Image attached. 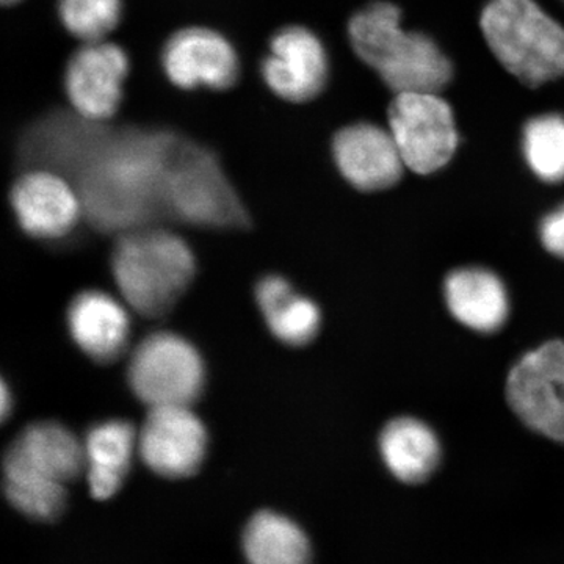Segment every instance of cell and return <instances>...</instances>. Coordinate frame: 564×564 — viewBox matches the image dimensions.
I'll list each match as a JSON object with an SVG mask.
<instances>
[{
  "instance_id": "7402d4cb",
  "label": "cell",
  "mask_w": 564,
  "mask_h": 564,
  "mask_svg": "<svg viewBox=\"0 0 564 564\" xmlns=\"http://www.w3.org/2000/svg\"><path fill=\"white\" fill-rule=\"evenodd\" d=\"M525 161L540 180L564 181V118L544 115L527 122L522 139Z\"/></svg>"
},
{
  "instance_id": "4fadbf2b",
  "label": "cell",
  "mask_w": 564,
  "mask_h": 564,
  "mask_svg": "<svg viewBox=\"0 0 564 564\" xmlns=\"http://www.w3.org/2000/svg\"><path fill=\"white\" fill-rule=\"evenodd\" d=\"M10 202L22 231L35 239H62L84 217L76 185L50 169L22 174L11 188Z\"/></svg>"
},
{
  "instance_id": "5bb4252c",
  "label": "cell",
  "mask_w": 564,
  "mask_h": 564,
  "mask_svg": "<svg viewBox=\"0 0 564 564\" xmlns=\"http://www.w3.org/2000/svg\"><path fill=\"white\" fill-rule=\"evenodd\" d=\"M333 155L345 180L362 192L392 187L406 166L391 132L369 122L348 126L337 132Z\"/></svg>"
},
{
  "instance_id": "d6986e66",
  "label": "cell",
  "mask_w": 564,
  "mask_h": 564,
  "mask_svg": "<svg viewBox=\"0 0 564 564\" xmlns=\"http://www.w3.org/2000/svg\"><path fill=\"white\" fill-rule=\"evenodd\" d=\"M381 456L389 473L406 485H421L437 469L441 447L436 434L415 419L388 423L380 440Z\"/></svg>"
},
{
  "instance_id": "e0dca14e",
  "label": "cell",
  "mask_w": 564,
  "mask_h": 564,
  "mask_svg": "<svg viewBox=\"0 0 564 564\" xmlns=\"http://www.w3.org/2000/svg\"><path fill=\"white\" fill-rule=\"evenodd\" d=\"M87 480L93 497L107 500L120 491L139 451L132 423L106 421L93 426L84 441Z\"/></svg>"
},
{
  "instance_id": "7a4b0ae2",
  "label": "cell",
  "mask_w": 564,
  "mask_h": 564,
  "mask_svg": "<svg viewBox=\"0 0 564 564\" xmlns=\"http://www.w3.org/2000/svg\"><path fill=\"white\" fill-rule=\"evenodd\" d=\"M352 50L399 93H440L452 79V63L432 39L406 32L400 10L377 2L358 11L348 25Z\"/></svg>"
},
{
  "instance_id": "ba28073f",
  "label": "cell",
  "mask_w": 564,
  "mask_h": 564,
  "mask_svg": "<svg viewBox=\"0 0 564 564\" xmlns=\"http://www.w3.org/2000/svg\"><path fill=\"white\" fill-rule=\"evenodd\" d=\"M507 397L527 426L564 443V343L554 340L522 356L508 375Z\"/></svg>"
},
{
  "instance_id": "9c48e42d",
  "label": "cell",
  "mask_w": 564,
  "mask_h": 564,
  "mask_svg": "<svg viewBox=\"0 0 564 564\" xmlns=\"http://www.w3.org/2000/svg\"><path fill=\"white\" fill-rule=\"evenodd\" d=\"M128 74V54L118 44L107 40L84 43L66 65V98L82 120L99 124L120 109Z\"/></svg>"
},
{
  "instance_id": "8fae6325",
  "label": "cell",
  "mask_w": 564,
  "mask_h": 564,
  "mask_svg": "<svg viewBox=\"0 0 564 564\" xmlns=\"http://www.w3.org/2000/svg\"><path fill=\"white\" fill-rule=\"evenodd\" d=\"M206 426L191 406L151 408L139 433L141 459L165 478L198 473L207 454Z\"/></svg>"
},
{
  "instance_id": "30bf717a",
  "label": "cell",
  "mask_w": 564,
  "mask_h": 564,
  "mask_svg": "<svg viewBox=\"0 0 564 564\" xmlns=\"http://www.w3.org/2000/svg\"><path fill=\"white\" fill-rule=\"evenodd\" d=\"M162 66L174 87L182 90H228L240 76L236 47L209 28L174 32L163 46Z\"/></svg>"
},
{
  "instance_id": "ffe728a7",
  "label": "cell",
  "mask_w": 564,
  "mask_h": 564,
  "mask_svg": "<svg viewBox=\"0 0 564 564\" xmlns=\"http://www.w3.org/2000/svg\"><path fill=\"white\" fill-rule=\"evenodd\" d=\"M248 564H311L313 544L289 516L263 510L252 516L242 536Z\"/></svg>"
},
{
  "instance_id": "3957f363",
  "label": "cell",
  "mask_w": 564,
  "mask_h": 564,
  "mask_svg": "<svg viewBox=\"0 0 564 564\" xmlns=\"http://www.w3.org/2000/svg\"><path fill=\"white\" fill-rule=\"evenodd\" d=\"M118 239L111 270L124 302L147 318L169 314L195 278L192 248L176 234L151 226Z\"/></svg>"
},
{
  "instance_id": "44dd1931",
  "label": "cell",
  "mask_w": 564,
  "mask_h": 564,
  "mask_svg": "<svg viewBox=\"0 0 564 564\" xmlns=\"http://www.w3.org/2000/svg\"><path fill=\"white\" fill-rule=\"evenodd\" d=\"M3 484L9 502L33 521H55L65 510L68 486L46 480L10 459H3Z\"/></svg>"
},
{
  "instance_id": "277c9868",
  "label": "cell",
  "mask_w": 564,
  "mask_h": 564,
  "mask_svg": "<svg viewBox=\"0 0 564 564\" xmlns=\"http://www.w3.org/2000/svg\"><path fill=\"white\" fill-rule=\"evenodd\" d=\"M480 24L497 61L525 85L564 76V29L533 0H492Z\"/></svg>"
},
{
  "instance_id": "2e32d148",
  "label": "cell",
  "mask_w": 564,
  "mask_h": 564,
  "mask_svg": "<svg viewBox=\"0 0 564 564\" xmlns=\"http://www.w3.org/2000/svg\"><path fill=\"white\" fill-rule=\"evenodd\" d=\"M6 458L65 486L87 469L84 443L68 426L51 421L25 426L10 445Z\"/></svg>"
},
{
  "instance_id": "7c38bea8",
  "label": "cell",
  "mask_w": 564,
  "mask_h": 564,
  "mask_svg": "<svg viewBox=\"0 0 564 564\" xmlns=\"http://www.w3.org/2000/svg\"><path fill=\"white\" fill-rule=\"evenodd\" d=\"M328 73V54L310 29L285 25L270 40L262 77L278 98L295 104L313 101L325 88Z\"/></svg>"
},
{
  "instance_id": "52a82bcc",
  "label": "cell",
  "mask_w": 564,
  "mask_h": 564,
  "mask_svg": "<svg viewBox=\"0 0 564 564\" xmlns=\"http://www.w3.org/2000/svg\"><path fill=\"white\" fill-rule=\"evenodd\" d=\"M388 118L389 132L408 169L430 174L454 158L459 141L454 111L437 93H399Z\"/></svg>"
},
{
  "instance_id": "603a6c76",
  "label": "cell",
  "mask_w": 564,
  "mask_h": 564,
  "mask_svg": "<svg viewBox=\"0 0 564 564\" xmlns=\"http://www.w3.org/2000/svg\"><path fill=\"white\" fill-rule=\"evenodd\" d=\"M58 17L82 43L107 40L120 24L122 0H57Z\"/></svg>"
},
{
  "instance_id": "6da1fadb",
  "label": "cell",
  "mask_w": 564,
  "mask_h": 564,
  "mask_svg": "<svg viewBox=\"0 0 564 564\" xmlns=\"http://www.w3.org/2000/svg\"><path fill=\"white\" fill-rule=\"evenodd\" d=\"M181 140L166 132L93 135L74 172L84 217L104 234L150 226L163 210V188Z\"/></svg>"
},
{
  "instance_id": "d4e9b609",
  "label": "cell",
  "mask_w": 564,
  "mask_h": 564,
  "mask_svg": "<svg viewBox=\"0 0 564 564\" xmlns=\"http://www.w3.org/2000/svg\"><path fill=\"white\" fill-rule=\"evenodd\" d=\"M291 293H293L291 282L278 274H270V276L262 278L256 285V302L263 315L273 310L282 300L288 299Z\"/></svg>"
},
{
  "instance_id": "484cf974",
  "label": "cell",
  "mask_w": 564,
  "mask_h": 564,
  "mask_svg": "<svg viewBox=\"0 0 564 564\" xmlns=\"http://www.w3.org/2000/svg\"><path fill=\"white\" fill-rule=\"evenodd\" d=\"M540 232L547 251L564 259V204L544 218Z\"/></svg>"
},
{
  "instance_id": "5b68a950",
  "label": "cell",
  "mask_w": 564,
  "mask_h": 564,
  "mask_svg": "<svg viewBox=\"0 0 564 564\" xmlns=\"http://www.w3.org/2000/svg\"><path fill=\"white\" fill-rule=\"evenodd\" d=\"M163 210L198 228L240 229L250 217L214 152L182 141L163 188Z\"/></svg>"
},
{
  "instance_id": "ac0fdd59",
  "label": "cell",
  "mask_w": 564,
  "mask_h": 564,
  "mask_svg": "<svg viewBox=\"0 0 564 564\" xmlns=\"http://www.w3.org/2000/svg\"><path fill=\"white\" fill-rule=\"evenodd\" d=\"M444 292L456 321L475 332H496L510 313L502 281L485 269L456 270L448 274Z\"/></svg>"
},
{
  "instance_id": "83f0119b",
  "label": "cell",
  "mask_w": 564,
  "mask_h": 564,
  "mask_svg": "<svg viewBox=\"0 0 564 564\" xmlns=\"http://www.w3.org/2000/svg\"><path fill=\"white\" fill-rule=\"evenodd\" d=\"M6 6H14V3L21 2V0H2Z\"/></svg>"
},
{
  "instance_id": "cb8c5ba5",
  "label": "cell",
  "mask_w": 564,
  "mask_h": 564,
  "mask_svg": "<svg viewBox=\"0 0 564 564\" xmlns=\"http://www.w3.org/2000/svg\"><path fill=\"white\" fill-rule=\"evenodd\" d=\"M263 317L273 336L293 347L310 344L317 336L322 323L317 304L295 292L263 314Z\"/></svg>"
},
{
  "instance_id": "8992f818",
  "label": "cell",
  "mask_w": 564,
  "mask_h": 564,
  "mask_svg": "<svg viewBox=\"0 0 564 564\" xmlns=\"http://www.w3.org/2000/svg\"><path fill=\"white\" fill-rule=\"evenodd\" d=\"M128 381L147 406H191L206 383L202 355L187 339L174 333L144 337L132 352Z\"/></svg>"
},
{
  "instance_id": "4316f807",
  "label": "cell",
  "mask_w": 564,
  "mask_h": 564,
  "mask_svg": "<svg viewBox=\"0 0 564 564\" xmlns=\"http://www.w3.org/2000/svg\"><path fill=\"white\" fill-rule=\"evenodd\" d=\"M11 408H13V402H11V393L9 386L3 383L2 386V415L3 419L9 417Z\"/></svg>"
},
{
  "instance_id": "9a60e30c",
  "label": "cell",
  "mask_w": 564,
  "mask_h": 564,
  "mask_svg": "<svg viewBox=\"0 0 564 564\" xmlns=\"http://www.w3.org/2000/svg\"><path fill=\"white\" fill-rule=\"evenodd\" d=\"M68 328L74 343L98 364L117 361L131 334L128 311L109 293L85 291L68 310Z\"/></svg>"
}]
</instances>
